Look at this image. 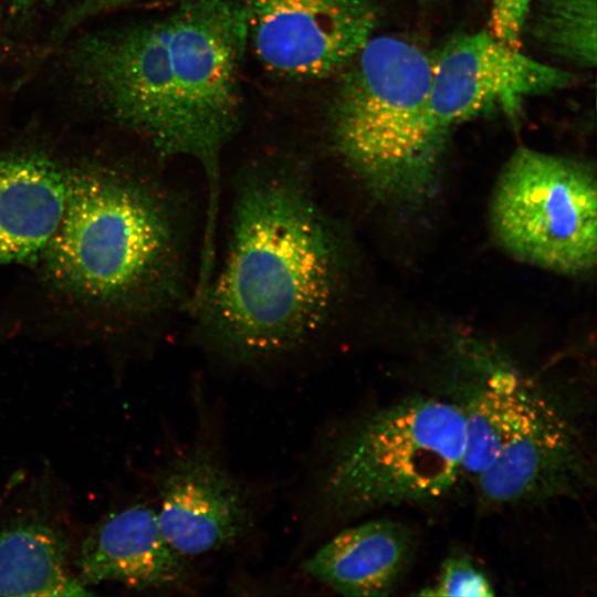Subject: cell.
<instances>
[{
  "instance_id": "cell-13",
  "label": "cell",
  "mask_w": 597,
  "mask_h": 597,
  "mask_svg": "<svg viewBox=\"0 0 597 597\" xmlns=\"http://www.w3.org/2000/svg\"><path fill=\"white\" fill-rule=\"evenodd\" d=\"M66 178L46 155L0 156V264L41 258L64 211Z\"/></svg>"
},
{
  "instance_id": "cell-11",
  "label": "cell",
  "mask_w": 597,
  "mask_h": 597,
  "mask_svg": "<svg viewBox=\"0 0 597 597\" xmlns=\"http://www.w3.org/2000/svg\"><path fill=\"white\" fill-rule=\"evenodd\" d=\"M75 565L86 587L115 582L136 590L189 593L196 583L188 558L168 543L156 510L145 504L127 506L95 525Z\"/></svg>"
},
{
  "instance_id": "cell-6",
  "label": "cell",
  "mask_w": 597,
  "mask_h": 597,
  "mask_svg": "<svg viewBox=\"0 0 597 597\" xmlns=\"http://www.w3.org/2000/svg\"><path fill=\"white\" fill-rule=\"evenodd\" d=\"M500 247L527 264L580 275L597 260V181L586 161L519 147L490 206Z\"/></svg>"
},
{
  "instance_id": "cell-12",
  "label": "cell",
  "mask_w": 597,
  "mask_h": 597,
  "mask_svg": "<svg viewBox=\"0 0 597 597\" xmlns=\"http://www.w3.org/2000/svg\"><path fill=\"white\" fill-rule=\"evenodd\" d=\"M410 531L399 522L373 520L339 531L302 564V572L331 590L354 597L388 596L413 555Z\"/></svg>"
},
{
  "instance_id": "cell-21",
  "label": "cell",
  "mask_w": 597,
  "mask_h": 597,
  "mask_svg": "<svg viewBox=\"0 0 597 597\" xmlns=\"http://www.w3.org/2000/svg\"><path fill=\"white\" fill-rule=\"evenodd\" d=\"M0 4H1V0H0ZM0 9H1V6H0Z\"/></svg>"
},
{
  "instance_id": "cell-1",
  "label": "cell",
  "mask_w": 597,
  "mask_h": 597,
  "mask_svg": "<svg viewBox=\"0 0 597 597\" xmlns=\"http://www.w3.org/2000/svg\"><path fill=\"white\" fill-rule=\"evenodd\" d=\"M349 237L297 160L254 163L233 188L222 260L190 305L199 344L234 367L320 344L348 290Z\"/></svg>"
},
{
  "instance_id": "cell-16",
  "label": "cell",
  "mask_w": 597,
  "mask_h": 597,
  "mask_svg": "<svg viewBox=\"0 0 597 597\" xmlns=\"http://www.w3.org/2000/svg\"><path fill=\"white\" fill-rule=\"evenodd\" d=\"M597 0H538L533 39L549 54L578 67L596 65Z\"/></svg>"
},
{
  "instance_id": "cell-2",
  "label": "cell",
  "mask_w": 597,
  "mask_h": 597,
  "mask_svg": "<svg viewBox=\"0 0 597 597\" xmlns=\"http://www.w3.org/2000/svg\"><path fill=\"white\" fill-rule=\"evenodd\" d=\"M248 34L238 0H181L168 14L80 39L73 71L94 102L163 157L196 161L208 189L201 249H216L221 158L242 117Z\"/></svg>"
},
{
  "instance_id": "cell-4",
  "label": "cell",
  "mask_w": 597,
  "mask_h": 597,
  "mask_svg": "<svg viewBox=\"0 0 597 597\" xmlns=\"http://www.w3.org/2000/svg\"><path fill=\"white\" fill-rule=\"evenodd\" d=\"M432 57L395 35H373L342 71L328 135L376 199L416 205L436 189L448 136L430 108Z\"/></svg>"
},
{
  "instance_id": "cell-19",
  "label": "cell",
  "mask_w": 597,
  "mask_h": 597,
  "mask_svg": "<svg viewBox=\"0 0 597 597\" xmlns=\"http://www.w3.org/2000/svg\"><path fill=\"white\" fill-rule=\"evenodd\" d=\"M135 1L139 0H75L53 30L54 38L60 40L83 22Z\"/></svg>"
},
{
  "instance_id": "cell-15",
  "label": "cell",
  "mask_w": 597,
  "mask_h": 597,
  "mask_svg": "<svg viewBox=\"0 0 597 597\" xmlns=\"http://www.w3.org/2000/svg\"><path fill=\"white\" fill-rule=\"evenodd\" d=\"M69 542L39 519H18L0 530V596H86L69 568Z\"/></svg>"
},
{
  "instance_id": "cell-3",
  "label": "cell",
  "mask_w": 597,
  "mask_h": 597,
  "mask_svg": "<svg viewBox=\"0 0 597 597\" xmlns=\"http://www.w3.org/2000/svg\"><path fill=\"white\" fill-rule=\"evenodd\" d=\"M190 227L182 198L161 181L105 164L67 168L44 276L75 301L128 317L189 307Z\"/></svg>"
},
{
  "instance_id": "cell-7",
  "label": "cell",
  "mask_w": 597,
  "mask_h": 597,
  "mask_svg": "<svg viewBox=\"0 0 597 597\" xmlns=\"http://www.w3.org/2000/svg\"><path fill=\"white\" fill-rule=\"evenodd\" d=\"M573 81L572 73L534 60L488 31L462 34L432 57L431 114L447 136L483 115L500 113L516 121L527 98L564 90Z\"/></svg>"
},
{
  "instance_id": "cell-20",
  "label": "cell",
  "mask_w": 597,
  "mask_h": 597,
  "mask_svg": "<svg viewBox=\"0 0 597 597\" xmlns=\"http://www.w3.org/2000/svg\"><path fill=\"white\" fill-rule=\"evenodd\" d=\"M53 0H9L14 12H27L38 6L51 3Z\"/></svg>"
},
{
  "instance_id": "cell-5",
  "label": "cell",
  "mask_w": 597,
  "mask_h": 597,
  "mask_svg": "<svg viewBox=\"0 0 597 597\" xmlns=\"http://www.w3.org/2000/svg\"><path fill=\"white\" fill-rule=\"evenodd\" d=\"M462 406L412 396L354 421L315 480L316 509L341 522L375 509L446 495L462 474Z\"/></svg>"
},
{
  "instance_id": "cell-8",
  "label": "cell",
  "mask_w": 597,
  "mask_h": 597,
  "mask_svg": "<svg viewBox=\"0 0 597 597\" xmlns=\"http://www.w3.org/2000/svg\"><path fill=\"white\" fill-rule=\"evenodd\" d=\"M248 44L271 72L293 80L342 72L374 35L370 0H238Z\"/></svg>"
},
{
  "instance_id": "cell-17",
  "label": "cell",
  "mask_w": 597,
  "mask_h": 597,
  "mask_svg": "<svg viewBox=\"0 0 597 597\" xmlns=\"http://www.w3.org/2000/svg\"><path fill=\"white\" fill-rule=\"evenodd\" d=\"M419 596L492 597L494 587L486 574L471 559L461 555L448 557L437 579L417 593Z\"/></svg>"
},
{
  "instance_id": "cell-14",
  "label": "cell",
  "mask_w": 597,
  "mask_h": 597,
  "mask_svg": "<svg viewBox=\"0 0 597 597\" xmlns=\"http://www.w3.org/2000/svg\"><path fill=\"white\" fill-rule=\"evenodd\" d=\"M544 392L516 370L491 365L465 406L462 473L476 479L528 422Z\"/></svg>"
},
{
  "instance_id": "cell-18",
  "label": "cell",
  "mask_w": 597,
  "mask_h": 597,
  "mask_svg": "<svg viewBox=\"0 0 597 597\" xmlns=\"http://www.w3.org/2000/svg\"><path fill=\"white\" fill-rule=\"evenodd\" d=\"M536 0H491L488 32L501 43L521 50L522 34Z\"/></svg>"
},
{
  "instance_id": "cell-9",
  "label": "cell",
  "mask_w": 597,
  "mask_h": 597,
  "mask_svg": "<svg viewBox=\"0 0 597 597\" xmlns=\"http://www.w3.org/2000/svg\"><path fill=\"white\" fill-rule=\"evenodd\" d=\"M158 494L163 534L187 558L233 546L254 525L249 493L200 440L170 459L159 475Z\"/></svg>"
},
{
  "instance_id": "cell-10",
  "label": "cell",
  "mask_w": 597,
  "mask_h": 597,
  "mask_svg": "<svg viewBox=\"0 0 597 597\" xmlns=\"http://www.w3.org/2000/svg\"><path fill=\"white\" fill-rule=\"evenodd\" d=\"M588 475L579 436L544 394L528 422L474 482L483 502L514 506L577 494Z\"/></svg>"
}]
</instances>
